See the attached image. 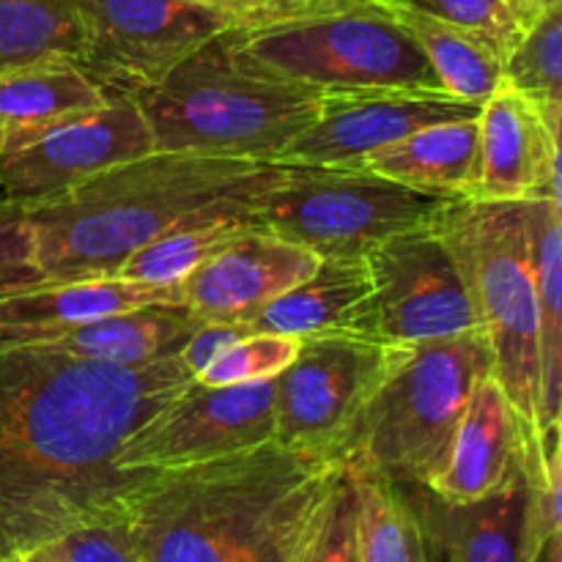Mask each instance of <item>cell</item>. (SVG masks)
Listing matches in <instances>:
<instances>
[{
    "mask_svg": "<svg viewBox=\"0 0 562 562\" xmlns=\"http://www.w3.org/2000/svg\"><path fill=\"white\" fill-rule=\"evenodd\" d=\"M532 256L538 283V349H541V434L560 426L562 401V209L560 201H530Z\"/></svg>",
    "mask_w": 562,
    "mask_h": 562,
    "instance_id": "cb8c5ba5",
    "label": "cell"
},
{
    "mask_svg": "<svg viewBox=\"0 0 562 562\" xmlns=\"http://www.w3.org/2000/svg\"><path fill=\"white\" fill-rule=\"evenodd\" d=\"M151 151L157 148L137 99L113 97L102 108L71 115L36 140L0 154V190L11 201L36 206Z\"/></svg>",
    "mask_w": 562,
    "mask_h": 562,
    "instance_id": "4fadbf2b",
    "label": "cell"
},
{
    "mask_svg": "<svg viewBox=\"0 0 562 562\" xmlns=\"http://www.w3.org/2000/svg\"><path fill=\"white\" fill-rule=\"evenodd\" d=\"M355 168L445 201L475 198L481 179L477 119L423 126L404 140L362 157Z\"/></svg>",
    "mask_w": 562,
    "mask_h": 562,
    "instance_id": "44dd1931",
    "label": "cell"
},
{
    "mask_svg": "<svg viewBox=\"0 0 562 562\" xmlns=\"http://www.w3.org/2000/svg\"><path fill=\"white\" fill-rule=\"evenodd\" d=\"M481 179L475 201H560V132L536 104L499 86L477 115Z\"/></svg>",
    "mask_w": 562,
    "mask_h": 562,
    "instance_id": "e0dca14e",
    "label": "cell"
},
{
    "mask_svg": "<svg viewBox=\"0 0 562 562\" xmlns=\"http://www.w3.org/2000/svg\"><path fill=\"white\" fill-rule=\"evenodd\" d=\"M494 376L483 329L404 346L357 420L338 464L428 488L448 461L472 393Z\"/></svg>",
    "mask_w": 562,
    "mask_h": 562,
    "instance_id": "8992f818",
    "label": "cell"
},
{
    "mask_svg": "<svg viewBox=\"0 0 562 562\" xmlns=\"http://www.w3.org/2000/svg\"><path fill=\"white\" fill-rule=\"evenodd\" d=\"M382 3L464 27V31L486 38L503 55V60L521 38V27L508 0H382Z\"/></svg>",
    "mask_w": 562,
    "mask_h": 562,
    "instance_id": "1f68e13d",
    "label": "cell"
},
{
    "mask_svg": "<svg viewBox=\"0 0 562 562\" xmlns=\"http://www.w3.org/2000/svg\"><path fill=\"white\" fill-rule=\"evenodd\" d=\"M543 562H560V532L549 538L547 549H543Z\"/></svg>",
    "mask_w": 562,
    "mask_h": 562,
    "instance_id": "f35d334b",
    "label": "cell"
},
{
    "mask_svg": "<svg viewBox=\"0 0 562 562\" xmlns=\"http://www.w3.org/2000/svg\"><path fill=\"white\" fill-rule=\"evenodd\" d=\"M289 3H305V0H289Z\"/></svg>",
    "mask_w": 562,
    "mask_h": 562,
    "instance_id": "ab89813d",
    "label": "cell"
},
{
    "mask_svg": "<svg viewBox=\"0 0 562 562\" xmlns=\"http://www.w3.org/2000/svg\"><path fill=\"white\" fill-rule=\"evenodd\" d=\"M42 283L27 206L0 195V296Z\"/></svg>",
    "mask_w": 562,
    "mask_h": 562,
    "instance_id": "d6a6232c",
    "label": "cell"
},
{
    "mask_svg": "<svg viewBox=\"0 0 562 562\" xmlns=\"http://www.w3.org/2000/svg\"><path fill=\"white\" fill-rule=\"evenodd\" d=\"M357 516H360V494H357L355 472L338 464L291 562H360Z\"/></svg>",
    "mask_w": 562,
    "mask_h": 562,
    "instance_id": "f546056e",
    "label": "cell"
},
{
    "mask_svg": "<svg viewBox=\"0 0 562 562\" xmlns=\"http://www.w3.org/2000/svg\"><path fill=\"white\" fill-rule=\"evenodd\" d=\"M190 3L206 5V9H214V11H223V14L234 16L239 25L258 20V16L269 14V11H280V9H285V5H296V3H289V0H190Z\"/></svg>",
    "mask_w": 562,
    "mask_h": 562,
    "instance_id": "d590c367",
    "label": "cell"
},
{
    "mask_svg": "<svg viewBox=\"0 0 562 562\" xmlns=\"http://www.w3.org/2000/svg\"><path fill=\"white\" fill-rule=\"evenodd\" d=\"M355 481L360 494V562H428L426 521L409 492L368 472H355Z\"/></svg>",
    "mask_w": 562,
    "mask_h": 562,
    "instance_id": "484cf974",
    "label": "cell"
},
{
    "mask_svg": "<svg viewBox=\"0 0 562 562\" xmlns=\"http://www.w3.org/2000/svg\"><path fill=\"white\" fill-rule=\"evenodd\" d=\"M530 442L497 379L486 376L472 393L448 461L428 488L442 503H475L508 486L525 470Z\"/></svg>",
    "mask_w": 562,
    "mask_h": 562,
    "instance_id": "ac0fdd59",
    "label": "cell"
},
{
    "mask_svg": "<svg viewBox=\"0 0 562 562\" xmlns=\"http://www.w3.org/2000/svg\"><path fill=\"white\" fill-rule=\"evenodd\" d=\"M503 86L536 104L554 132L562 124V5L532 22L508 58L503 60Z\"/></svg>",
    "mask_w": 562,
    "mask_h": 562,
    "instance_id": "f1b7e54d",
    "label": "cell"
},
{
    "mask_svg": "<svg viewBox=\"0 0 562 562\" xmlns=\"http://www.w3.org/2000/svg\"><path fill=\"white\" fill-rule=\"evenodd\" d=\"M335 467L267 442L173 470H143L124 492L140 562H291Z\"/></svg>",
    "mask_w": 562,
    "mask_h": 562,
    "instance_id": "7a4b0ae2",
    "label": "cell"
},
{
    "mask_svg": "<svg viewBox=\"0 0 562 562\" xmlns=\"http://www.w3.org/2000/svg\"><path fill=\"white\" fill-rule=\"evenodd\" d=\"M77 60H38L0 71V154L36 140L71 115L110 102Z\"/></svg>",
    "mask_w": 562,
    "mask_h": 562,
    "instance_id": "7402d4cb",
    "label": "cell"
},
{
    "mask_svg": "<svg viewBox=\"0 0 562 562\" xmlns=\"http://www.w3.org/2000/svg\"><path fill=\"white\" fill-rule=\"evenodd\" d=\"M322 97L241 64L220 33L135 99L157 151L278 165L316 119Z\"/></svg>",
    "mask_w": 562,
    "mask_h": 562,
    "instance_id": "277c9868",
    "label": "cell"
},
{
    "mask_svg": "<svg viewBox=\"0 0 562 562\" xmlns=\"http://www.w3.org/2000/svg\"><path fill=\"white\" fill-rule=\"evenodd\" d=\"M252 333L373 338V280L366 258H322L302 283L263 307ZM376 340V338H373Z\"/></svg>",
    "mask_w": 562,
    "mask_h": 562,
    "instance_id": "ffe728a7",
    "label": "cell"
},
{
    "mask_svg": "<svg viewBox=\"0 0 562 562\" xmlns=\"http://www.w3.org/2000/svg\"><path fill=\"white\" fill-rule=\"evenodd\" d=\"M198 324L201 318L184 302L146 305L93 318L36 346H47L64 355L82 357V360L108 362V366L143 368L179 355Z\"/></svg>",
    "mask_w": 562,
    "mask_h": 562,
    "instance_id": "603a6c76",
    "label": "cell"
},
{
    "mask_svg": "<svg viewBox=\"0 0 562 562\" xmlns=\"http://www.w3.org/2000/svg\"><path fill=\"white\" fill-rule=\"evenodd\" d=\"M179 302L181 285H143L119 278L36 283L0 296V349L47 344L93 318Z\"/></svg>",
    "mask_w": 562,
    "mask_h": 562,
    "instance_id": "d6986e66",
    "label": "cell"
},
{
    "mask_svg": "<svg viewBox=\"0 0 562 562\" xmlns=\"http://www.w3.org/2000/svg\"><path fill=\"white\" fill-rule=\"evenodd\" d=\"M318 261L305 247L256 225L181 283V302L201 322L250 324L263 307L302 283Z\"/></svg>",
    "mask_w": 562,
    "mask_h": 562,
    "instance_id": "9a60e30c",
    "label": "cell"
},
{
    "mask_svg": "<svg viewBox=\"0 0 562 562\" xmlns=\"http://www.w3.org/2000/svg\"><path fill=\"white\" fill-rule=\"evenodd\" d=\"M225 38L241 64L318 93L442 88L382 0H307L231 27Z\"/></svg>",
    "mask_w": 562,
    "mask_h": 562,
    "instance_id": "5b68a950",
    "label": "cell"
},
{
    "mask_svg": "<svg viewBox=\"0 0 562 562\" xmlns=\"http://www.w3.org/2000/svg\"><path fill=\"white\" fill-rule=\"evenodd\" d=\"M285 165L151 151L66 195L27 206L42 283L113 278L148 241L220 220H256V203Z\"/></svg>",
    "mask_w": 562,
    "mask_h": 562,
    "instance_id": "3957f363",
    "label": "cell"
},
{
    "mask_svg": "<svg viewBox=\"0 0 562 562\" xmlns=\"http://www.w3.org/2000/svg\"><path fill=\"white\" fill-rule=\"evenodd\" d=\"M387 5V3H384ZM431 64L439 86L453 97L483 104L503 86V55L475 33L450 22L387 5Z\"/></svg>",
    "mask_w": 562,
    "mask_h": 562,
    "instance_id": "d4e9b609",
    "label": "cell"
},
{
    "mask_svg": "<svg viewBox=\"0 0 562 562\" xmlns=\"http://www.w3.org/2000/svg\"><path fill=\"white\" fill-rule=\"evenodd\" d=\"M192 379L179 355L121 368L0 349V560L115 514L143 472L121 470V450Z\"/></svg>",
    "mask_w": 562,
    "mask_h": 562,
    "instance_id": "6da1fadb",
    "label": "cell"
},
{
    "mask_svg": "<svg viewBox=\"0 0 562 562\" xmlns=\"http://www.w3.org/2000/svg\"><path fill=\"white\" fill-rule=\"evenodd\" d=\"M508 5H510V11H514L516 22H519L521 33H525L527 27H530L532 22L541 20L547 11L562 5V0H508Z\"/></svg>",
    "mask_w": 562,
    "mask_h": 562,
    "instance_id": "8d00e7d4",
    "label": "cell"
},
{
    "mask_svg": "<svg viewBox=\"0 0 562 562\" xmlns=\"http://www.w3.org/2000/svg\"><path fill=\"white\" fill-rule=\"evenodd\" d=\"M445 203L366 168L285 165L252 217L316 258H368L393 236L437 223Z\"/></svg>",
    "mask_w": 562,
    "mask_h": 562,
    "instance_id": "ba28073f",
    "label": "cell"
},
{
    "mask_svg": "<svg viewBox=\"0 0 562 562\" xmlns=\"http://www.w3.org/2000/svg\"><path fill=\"white\" fill-rule=\"evenodd\" d=\"M401 349L357 335L302 338L300 355L274 376V442L338 464Z\"/></svg>",
    "mask_w": 562,
    "mask_h": 562,
    "instance_id": "9c48e42d",
    "label": "cell"
},
{
    "mask_svg": "<svg viewBox=\"0 0 562 562\" xmlns=\"http://www.w3.org/2000/svg\"><path fill=\"white\" fill-rule=\"evenodd\" d=\"M481 108L442 88L324 93L316 119L283 148L278 165L355 168L362 157L404 140L423 126L477 119Z\"/></svg>",
    "mask_w": 562,
    "mask_h": 562,
    "instance_id": "5bb4252c",
    "label": "cell"
},
{
    "mask_svg": "<svg viewBox=\"0 0 562 562\" xmlns=\"http://www.w3.org/2000/svg\"><path fill=\"white\" fill-rule=\"evenodd\" d=\"M274 442V379L209 387L192 379L121 450L124 472L203 464Z\"/></svg>",
    "mask_w": 562,
    "mask_h": 562,
    "instance_id": "7c38bea8",
    "label": "cell"
},
{
    "mask_svg": "<svg viewBox=\"0 0 562 562\" xmlns=\"http://www.w3.org/2000/svg\"><path fill=\"white\" fill-rule=\"evenodd\" d=\"M47 547L58 562H140L119 510L64 532Z\"/></svg>",
    "mask_w": 562,
    "mask_h": 562,
    "instance_id": "836d02e7",
    "label": "cell"
},
{
    "mask_svg": "<svg viewBox=\"0 0 562 562\" xmlns=\"http://www.w3.org/2000/svg\"><path fill=\"white\" fill-rule=\"evenodd\" d=\"M366 261L373 280V338L382 344L415 346L481 329L437 223L393 236Z\"/></svg>",
    "mask_w": 562,
    "mask_h": 562,
    "instance_id": "8fae6325",
    "label": "cell"
},
{
    "mask_svg": "<svg viewBox=\"0 0 562 562\" xmlns=\"http://www.w3.org/2000/svg\"><path fill=\"white\" fill-rule=\"evenodd\" d=\"M82 36L69 0H0V71L77 60Z\"/></svg>",
    "mask_w": 562,
    "mask_h": 562,
    "instance_id": "4316f807",
    "label": "cell"
},
{
    "mask_svg": "<svg viewBox=\"0 0 562 562\" xmlns=\"http://www.w3.org/2000/svg\"><path fill=\"white\" fill-rule=\"evenodd\" d=\"M0 562H58V560L53 558V552H49L47 543H42V547L25 549V552H16V554H11V558H5Z\"/></svg>",
    "mask_w": 562,
    "mask_h": 562,
    "instance_id": "74e56055",
    "label": "cell"
},
{
    "mask_svg": "<svg viewBox=\"0 0 562 562\" xmlns=\"http://www.w3.org/2000/svg\"><path fill=\"white\" fill-rule=\"evenodd\" d=\"M256 220H220V223L187 225L148 241L132 252L113 272V278L143 285H181L201 263L217 256L223 247L256 228Z\"/></svg>",
    "mask_w": 562,
    "mask_h": 562,
    "instance_id": "83f0119b",
    "label": "cell"
},
{
    "mask_svg": "<svg viewBox=\"0 0 562 562\" xmlns=\"http://www.w3.org/2000/svg\"><path fill=\"white\" fill-rule=\"evenodd\" d=\"M252 335L250 324L239 322H201L192 335L187 338V344L181 346L179 360L192 376H198L201 371H206L214 360H217L223 351H228L231 346L239 344L241 338Z\"/></svg>",
    "mask_w": 562,
    "mask_h": 562,
    "instance_id": "e575fe53",
    "label": "cell"
},
{
    "mask_svg": "<svg viewBox=\"0 0 562 562\" xmlns=\"http://www.w3.org/2000/svg\"><path fill=\"white\" fill-rule=\"evenodd\" d=\"M420 514L448 562H543L549 538L558 536L543 525L527 461L508 486L488 497L453 505L428 494Z\"/></svg>",
    "mask_w": 562,
    "mask_h": 562,
    "instance_id": "2e32d148",
    "label": "cell"
},
{
    "mask_svg": "<svg viewBox=\"0 0 562 562\" xmlns=\"http://www.w3.org/2000/svg\"><path fill=\"white\" fill-rule=\"evenodd\" d=\"M300 346L302 338H294V335L252 333L231 346L228 351H223L206 371L198 373L195 382L209 384V387H223V384L274 379L283 368L294 362V357L300 355Z\"/></svg>",
    "mask_w": 562,
    "mask_h": 562,
    "instance_id": "4dcf8cb0",
    "label": "cell"
},
{
    "mask_svg": "<svg viewBox=\"0 0 562 562\" xmlns=\"http://www.w3.org/2000/svg\"><path fill=\"white\" fill-rule=\"evenodd\" d=\"M80 66L110 97H140L187 55L239 22L190 0H69Z\"/></svg>",
    "mask_w": 562,
    "mask_h": 562,
    "instance_id": "30bf717a",
    "label": "cell"
},
{
    "mask_svg": "<svg viewBox=\"0 0 562 562\" xmlns=\"http://www.w3.org/2000/svg\"><path fill=\"white\" fill-rule=\"evenodd\" d=\"M461 269L494 379L527 439L541 445V349L530 201H448L437 217Z\"/></svg>",
    "mask_w": 562,
    "mask_h": 562,
    "instance_id": "52a82bcc",
    "label": "cell"
}]
</instances>
